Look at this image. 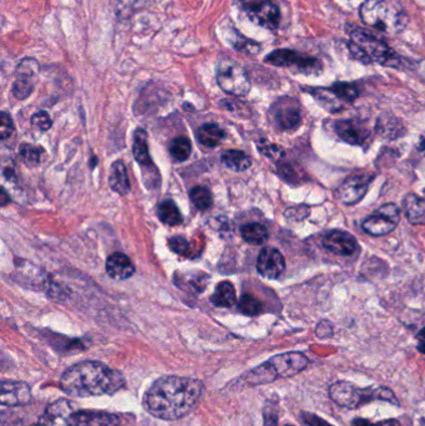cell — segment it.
<instances>
[{
	"instance_id": "6da1fadb",
	"label": "cell",
	"mask_w": 425,
	"mask_h": 426,
	"mask_svg": "<svg viewBox=\"0 0 425 426\" xmlns=\"http://www.w3.org/2000/svg\"><path fill=\"white\" fill-rule=\"evenodd\" d=\"M203 392V384L197 379L163 377L150 386L142 403L157 419H181L195 409Z\"/></svg>"
},
{
	"instance_id": "7a4b0ae2",
	"label": "cell",
	"mask_w": 425,
	"mask_h": 426,
	"mask_svg": "<svg viewBox=\"0 0 425 426\" xmlns=\"http://www.w3.org/2000/svg\"><path fill=\"white\" fill-rule=\"evenodd\" d=\"M125 386L122 372L100 362L85 360L70 366L60 378V389L69 397L113 395Z\"/></svg>"
},
{
	"instance_id": "3957f363",
	"label": "cell",
	"mask_w": 425,
	"mask_h": 426,
	"mask_svg": "<svg viewBox=\"0 0 425 426\" xmlns=\"http://www.w3.org/2000/svg\"><path fill=\"white\" fill-rule=\"evenodd\" d=\"M359 16L367 27L391 35L402 33L409 23L398 0H365L359 9Z\"/></svg>"
},
{
	"instance_id": "277c9868",
	"label": "cell",
	"mask_w": 425,
	"mask_h": 426,
	"mask_svg": "<svg viewBox=\"0 0 425 426\" xmlns=\"http://www.w3.org/2000/svg\"><path fill=\"white\" fill-rule=\"evenodd\" d=\"M348 47L352 56L363 64H380L389 68H404V59L393 51L385 41L358 27L349 33Z\"/></svg>"
},
{
	"instance_id": "5b68a950",
	"label": "cell",
	"mask_w": 425,
	"mask_h": 426,
	"mask_svg": "<svg viewBox=\"0 0 425 426\" xmlns=\"http://www.w3.org/2000/svg\"><path fill=\"white\" fill-rule=\"evenodd\" d=\"M308 366V358L298 352L284 353L276 355L264 364L256 366L246 374L244 380L250 386H262L275 381L278 378L295 377Z\"/></svg>"
},
{
	"instance_id": "8992f818",
	"label": "cell",
	"mask_w": 425,
	"mask_h": 426,
	"mask_svg": "<svg viewBox=\"0 0 425 426\" xmlns=\"http://www.w3.org/2000/svg\"><path fill=\"white\" fill-rule=\"evenodd\" d=\"M216 80L218 86L225 93L233 96H246L250 93V76L240 67L236 61L222 58L218 61L216 69Z\"/></svg>"
},
{
	"instance_id": "52a82bcc",
	"label": "cell",
	"mask_w": 425,
	"mask_h": 426,
	"mask_svg": "<svg viewBox=\"0 0 425 426\" xmlns=\"http://www.w3.org/2000/svg\"><path fill=\"white\" fill-rule=\"evenodd\" d=\"M264 61L273 67L290 68L303 74H317L322 70V62L317 58L290 49H278L266 56Z\"/></svg>"
},
{
	"instance_id": "ba28073f",
	"label": "cell",
	"mask_w": 425,
	"mask_h": 426,
	"mask_svg": "<svg viewBox=\"0 0 425 426\" xmlns=\"http://www.w3.org/2000/svg\"><path fill=\"white\" fill-rule=\"evenodd\" d=\"M251 21L268 30H276L281 24V10L275 0H236Z\"/></svg>"
},
{
	"instance_id": "9c48e42d",
	"label": "cell",
	"mask_w": 425,
	"mask_h": 426,
	"mask_svg": "<svg viewBox=\"0 0 425 426\" xmlns=\"http://www.w3.org/2000/svg\"><path fill=\"white\" fill-rule=\"evenodd\" d=\"M331 399L343 407L357 409L377 398V389H360L348 381H337L330 388Z\"/></svg>"
},
{
	"instance_id": "30bf717a",
	"label": "cell",
	"mask_w": 425,
	"mask_h": 426,
	"mask_svg": "<svg viewBox=\"0 0 425 426\" xmlns=\"http://www.w3.org/2000/svg\"><path fill=\"white\" fill-rule=\"evenodd\" d=\"M41 65L34 58H24L15 69L12 93L18 100H27L38 84Z\"/></svg>"
},
{
	"instance_id": "8fae6325",
	"label": "cell",
	"mask_w": 425,
	"mask_h": 426,
	"mask_svg": "<svg viewBox=\"0 0 425 426\" xmlns=\"http://www.w3.org/2000/svg\"><path fill=\"white\" fill-rule=\"evenodd\" d=\"M400 220V211L394 203L379 207L371 216L367 217L362 224L363 230L371 236L380 237L391 233Z\"/></svg>"
},
{
	"instance_id": "7c38bea8",
	"label": "cell",
	"mask_w": 425,
	"mask_h": 426,
	"mask_svg": "<svg viewBox=\"0 0 425 426\" xmlns=\"http://www.w3.org/2000/svg\"><path fill=\"white\" fill-rule=\"evenodd\" d=\"M271 116L276 123L277 128L281 130L290 131V130L297 129L302 121L301 105L296 99L290 97V96H284L272 105Z\"/></svg>"
},
{
	"instance_id": "4fadbf2b",
	"label": "cell",
	"mask_w": 425,
	"mask_h": 426,
	"mask_svg": "<svg viewBox=\"0 0 425 426\" xmlns=\"http://www.w3.org/2000/svg\"><path fill=\"white\" fill-rule=\"evenodd\" d=\"M373 180V174H353L339 185L336 196L343 204H357L365 198Z\"/></svg>"
},
{
	"instance_id": "5bb4252c",
	"label": "cell",
	"mask_w": 425,
	"mask_h": 426,
	"mask_svg": "<svg viewBox=\"0 0 425 426\" xmlns=\"http://www.w3.org/2000/svg\"><path fill=\"white\" fill-rule=\"evenodd\" d=\"M334 130L337 135L351 145L357 146H365L371 140V134L369 129L365 126V123L356 119H348V120H339L334 122Z\"/></svg>"
},
{
	"instance_id": "9a60e30c",
	"label": "cell",
	"mask_w": 425,
	"mask_h": 426,
	"mask_svg": "<svg viewBox=\"0 0 425 426\" xmlns=\"http://www.w3.org/2000/svg\"><path fill=\"white\" fill-rule=\"evenodd\" d=\"M286 262L279 250L273 247H266L260 252L257 258V271L264 278L277 279L284 274Z\"/></svg>"
},
{
	"instance_id": "2e32d148",
	"label": "cell",
	"mask_w": 425,
	"mask_h": 426,
	"mask_svg": "<svg viewBox=\"0 0 425 426\" xmlns=\"http://www.w3.org/2000/svg\"><path fill=\"white\" fill-rule=\"evenodd\" d=\"M324 248L338 256H352L358 248L357 239L345 230L328 232L322 239Z\"/></svg>"
},
{
	"instance_id": "e0dca14e",
	"label": "cell",
	"mask_w": 425,
	"mask_h": 426,
	"mask_svg": "<svg viewBox=\"0 0 425 426\" xmlns=\"http://www.w3.org/2000/svg\"><path fill=\"white\" fill-rule=\"evenodd\" d=\"M73 406L69 400H58L47 406L44 415L33 426H69V419L75 412Z\"/></svg>"
},
{
	"instance_id": "ac0fdd59",
	"label": "cell",
	"mask_w": 425,
	"mask_h": 426,
	"mask_svg": "<svg viewBox=\"0 0 425 426\" xmlns=\"http://www.w3.org/2000/svg\"><path fill=\"white\" fill-rule=\"evenodd\" d=\"M69 426H122V423L115 414L75 410L69 419Z\"/></svg>"
},
{
	"instance_id": "d6986e66",
	"label": "cell",
	"mask_w": 425,
	"mask_h": 426,
	"mask_svg": "<svg viewBox=\"0 0 425 426\" xmlns=\"http://www.w3.org/2000/svg\"><path fill=\"white\" fill-rule=\"evenodd\" d=\"M32 399L30 386L23 381H7L1 383L0 401L3 406L25 405Z\"/></svg>"
},
{
	"instance_id": "ffe728a7",
	"label": "cell",
	"mask_w": 425,
	"mask_h": 426,
	"mask_svg": "<svg viewBox=\"0 0 425 426\" xmlns=\"http://www.w3.org/2000/svg\"><path fill=\"white\" fill-rule=\"evenodd\" d=\"M106 272L115 281H125L134 276L135 265L124 253H114L106 261Z\"/></svg>"
},
{
	"instance_id": "44dd1931",
	"label": "cell",
	"mask_w": 425,
	"mask_h": 426,
	"mask_svg": "<svg viewBox=\"0 0 425 426\" xmlns=\"http://www.w3.org/2000/svg\"><path fill=\"white\" fill-rule=\"evenodd\" d=\"M403 211L412 224H425V200L415 193H408L403 200Z\"/></svg>"
},
{
	"instance_id": "7402d4cb",
	"label": "cell",
	"mask_w": 425,
	"mask_h": 426,
	"mask_svg": "<svg viewBox=\"0 0 425 426\" xmlns=\"http://www.w3.org/2000/svg\"><path fill=\"white\" fill-rule=\"evenodd\" d=\"M133 152L134 157L139 165L141 166L143 172L146 171V167L156 169L152 160L149 155V146H148V134L143 129H137L134 134V145H133Z\"/></svg>"
},
{
	"instance_id": "603a6c76",
	"label": "cell",
	"mask_w": 425,
	"mask_h": 426,
	"mask_svg": "<svg viewBox=\"0 0 425 426\" xmlns=\"http://www.w3.org/2000/svg\"><path fill=\"white\" fill-rule=\"evenodd\" d=\"M108 183L113 191L119 195H128L130 192V180H128V169L122 161H115L111 165Z\"/></svg>"
},
{
	"instance_id": "cb8c5ba5",
	"label": "cell",
	"mask_w": 425,
	"mask_h": 426,
	"mask_svg": "<svg viewBox=\"0 0 425 426\" xmlns=\"http://www.w3.org/2000/svg\"><path fill=\"white\" fill-rule=\"evenodd\" d=\"M236 299L233 284L225 281L217 285L215 293L211 297V302L220 308H230L236 303Z\"/></svg>"
},
{
	"instance_id": "d4e9b609",
	"label": "cell",
	"mask_w": 425,
	"mask_h": 426,
	"mask_svg": "<svg viewBox=\"0 0 425 426\" xmlns=\"http://www.w3.org/2000/svg\"><path fill=\"white\" fill-rule=\"evenodd\" d=\"M225 139V131L215 123H205L197 130V140L206 147H216Z\"/></svg>"
},
{
	"instance_id": "484cf974",
	"label": "cell",
	"mask_w": 425,
	"mask_h": 426,
	"mask_svg": "<svg viewBox=\"0 0 425 426\" xmlns=\"http://www.w3.org/2000/svg\"><path fill=\"white\" fill-rule=\"evenodd\" d=\"M221 160L227 169L236 171V172H242V171L250 169L251 163H252L250 156L246 155L243 151H238V150L225 151Z\"/></svg>"
},
{
	"instance_id": "4316f807",
	"label": "cell",
	"mask_w": 425,
	"mask_h": 426,
	"mask_svg": "<svg viewBox=\"0 0 425 426\" xmlns=\"http://www.w3.org/2000/svg\"><path fill=\"white\" fill-rule=\"evenodd\" d=\"M310 94L323 105L324 108L331 111H338L343 108L342 100H339L337 95L331 88H310Z\"/></svg>"
},
{
	"instance_id": "83f0119b",
	"label": "cell",
	"mask_w": 425,
	"mask_h": 426,
	"mask_svg": "<svg viewBox=\"0 0 425 426\" xmlns=\"http://www.w3.org/2000/svg\"><path fill=\"white\" fill-rule=\"evenodd\" d=\"M157 216L162 224L168 226H179L183 224L181 212L177 209L174 201H163L157 209Z\"/></svg>"
},
{
	"instance_id": "f1b7e54d",
	"label": "cell",
	"mask_w": 425,
	"mask_h": 426,
	"mask_svg": "<svg viewBox=\"0 0 425 426\" xmlns=\"http://www.w3.org/2000/svg\"><path fill=\"white\" fill-rule=\"evenodd\" d=\"M242 238L251 244H264L268 241V230L261 224H249L241 230Z\"/></svg>"
},
{
	"instance_id": "f546056e",
	"label": "cell",
	"mask_w": 425,
	"mask_h": 426,
	"mask_svg": "<svg viewBox=\"0 0 425 426\" xmlns=\"http://www.w3.org/2000/svg\"><path fill=\"white\" fill-rule=\"evenodd\" d=\"M229 41H230L231 45L236 49L237 51H241L244 54L255 55L261 51V45L258 43L251 40L236 30H232V34H230Z\"/></svg>"
},
{
	"instance_id": "4dcf8cb0",
	"label": "cell",
	"mask_w": 425,
	"mask_h": 426,
	"mask_svg": "<svg viewBox=\"0 0 425 426\" xmlns=\"http://www.w3.org/2000/svg\"><path fill=\"white\" fill-rule=\"evenodd\" d=\"M191 142L186 137H176L170 145V154L177 161H186L191 155Z\"/></svg>"
},
{
	"instance_id": "1f68e13d",
	"label": "cell",
	"mask_w": 425,
	"mask_h": 426,
	"mask_svg": "<svg viewBox=\"0 0 425 426\" xmlns=\"http://www.w3.org/2000/svg\"><path fill=\"white\" fill-rule=\"evenodd\" d=\"M189 198L192 203L195 204L196 209L200 211L209 210L212 204V196L209 191L201 186H197L189 191Z\"/></svg>"
},
{
	"instance_id": "d6a6232c",
	"label": "cell",
	"mask_w": 425,
	"mask_h": 426,
	"mask_svg": "<svg viewBox=\"0 0 425 426\" xmlns=\"http://www.w3.org/2000/svg\"><path fill=\"white\" fill-rule=\"evenodd\" d=\"M332 90L343 102H353L359 96V90L351 82H336L332 85Z\"/></svg>"
},
{
	"instance_id": "836d02e7",
	"label": "cell",
	"mask_w": 425,
	"mask_h": 426,
	"mask_svg": "<svg viewBox=\"0 0 425 426\" xmlns=\"http://www.w3.org/2000/svg\"><path fill=\"white\" fill-rule=\"evenodd\" d=\"M240 311H242L243 314H247V316H257L260 314L262 309H264V305L262 303L250 294H243L241 300H240V305H238Z\"/></svg>"
},
{
	"instance_id": "e575fe53",
	"label": "cell",
	"mask_w": 425,
	"mask_h": 426,
	"mask_svg": "<svg viewBox=\"0 0 425 426\" xmlns=\"http://www.w3.org/2000/svg\"><path fill=\"white\" fill-rule=\"evenodd\" d=\"M19 152H21L23 161L29 167H35V166H38L41 163V150L38 149V147L24 143V145H21Z\"/></svg>"
},
{
	"instance_id": "d590c367",
	"label": "cell",
	"mask_w": 425,
	"mask_h": 426,
	"mask_svg": "<svg viewBox=\"0 0 425 426\" xmlns=\"http://www.w3.org/2000/svg\"><path fill=\"white\" fill-rule=\"evenodd\" d=\"M13 119L10 117L8 113L3 111L0 114V139L4 141V140H7L10 136L13 135Z\"/></svg>"
},
{
	"instance_id": "8d00e7d4",
	"label": "cell",
	"mask_w": 425,
	"mask_h": 426,
	"mask_svg": "<svg viewBox=\"0 0 425 426\" xmlns=\"http://www.w3.org/2000/svg\"><path fill=\"white\" fill-rule=\"evenodd\" d=\"M169 246L171 250H174L180 256H189L191 252V247L187 242V239H185L183 237H172L169 241Z\"/></svg>"
},
{
	"instance_id": "74e56055",
	"label": "cell",
	"mask_w": 425,
	"mask_h": 426,
	"mask_svg": "<svg viewBox=\"0 0 425 426\" xmlns=\"http://www.w3.org/2000/svg\"><path fill=\"white\" fill-rule=\"evenodd\" d=\"M32 123L36 129L41 130V131H47V130L51 128L53 121H51V119H50V116H49L47 111H38L32 117Z\"/></svg>"
},
{
	"instance_id": "f35d334b",
	"label": "cell",
	"mask_w": 425,
	"mask_h": 426,
	"mask_svg": "<svg viewBox=\"0 0 425 426\" xmlns=\"http://www.w3.org/2000/svg\"><path fill=\"white\" fill-rule=\"evenodd\" d=\"M302 418H303V421L307 424V425L310 426H333L330 424V423H327L325 420L321 419L319 416L317 415H314V414L310 413H302Z\"/></svg>"
},
{
	"instance_id": "ab89813d",
	"label": "cell",
	"mask_w": 425,
	"mask_h": 426,
	"mask_svg": "<svg viewBox=\"0 0 425 426\" xmlns=\"http://www.w3.org/2000/svg\"><path fill=\"white\" fill-rule=\"evenodd\" d=\"M417 338H418L419 352L425 354V328L424 329H422V331H419Z\"/></svg>"
},
{
	"instance_id": "60d3db41",
	"label": "cell",
	"mask_w": 425,
	"mask_h": 426,
	"mask_svg": "<svg viewBox=\"0 0 425 426\" xmlns=\"http://www.w3.org/2000/svg\"><path fill=\"white\" fill-rule=\"evenodd\" d=\"M374 426H400V423H399L398 420L389 419L384 420V421H379L378 424Z\"/></svg>"
},
{
	"instance_id": "b9f144b4",
	"label": "cell",
	"mask_w": 425,
	"mask_h": 426,
	"mask_svg": "<svg viewBox=\"0 0 425 426\" xmlns=\"http://www.w3.org/2000/svg\"><path fill=\"white\" fill-rule=\"evenodd\" d=\"M349 426H374L371 424V421L365 419H356L353 420Z\"/></svg>"
},
{
	"instance_id": "7bdbcfd3",
	"label": "cell",
	"mask_w": 425,
	"mask_h": 426,
	"mask_svg": "<svg viewBox=\"0 0 425 426\" xmlns=\"http://www.w3.org/2000/svg\"><path fill=\"white\" fill-rule=\"evenodd\" d=\"M420 150H422V151H424L425 152V137L424 136H423V137H422V140H420Z\"/></svg>"
},
{
	"instance_id": "ee69618b",
	"label": "cell",
	"mask_w": 425,
	"mask_h": 426,
	"mask_svg": "<svg viewBox=\"0 0 425 426\" xmlns=\"http://www.w3.org/2000/svg\"><path fill=\"white\" fill-rule=\"evenodd\" d=\"M286 426H295V425H290V424H288V425H286Z\"/></svg>"
}]
</instances>
